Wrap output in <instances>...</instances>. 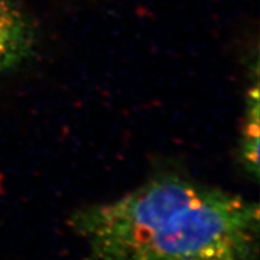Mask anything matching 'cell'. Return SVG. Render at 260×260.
I'll return each mask as SVG.
<instances>
[{
	"label": "cell",
	"instance_id": "obj_1",
	"mask_svg": "<svg viewBox=\"0 0 260 260\" xmlns=\"http://www.w3.org/2000/svg\"><path fill=\"white\" fill-rule=\"evenodd\" d=\"M259 222L256 203L176 176L70 218L96 260H254Z\"/></svg>",
	"mask_w": 260,
	"mask_h": 260
},
{
	"label": "cell",
	"instance_id": "obj_2",
	"mask_svg": "<svg viewBox=\"0 0 260 260\" xmlns=\"http://www.w3.org/2000/svg\"><path fill=\"white\" fill-rule=\"evenodd\" d=\"M34 31L12 0H0V75L23 64L34 50Z\"/></svg>",
	"mask_w": 260,
	"mask_h": 260
},
{
	"label": "cell",
	"instance_id": "obj_3",
	"mask_svg": "<svg viewBox=\"0 0 260 260\" xmlns=\"http://www.w3.org/2000/svg\"><path fill=\"white\" fill-rule=\"evenodd\" d=\"M259 83L258 76L247 95L246 118L243 123L241 158L246 171L253 177L259 176Z\"/></svg>",
	"mask_w": 260,
	"mask_h": 260
}]
</instances>
